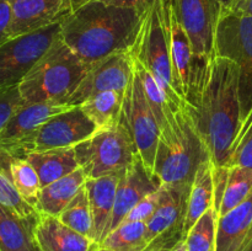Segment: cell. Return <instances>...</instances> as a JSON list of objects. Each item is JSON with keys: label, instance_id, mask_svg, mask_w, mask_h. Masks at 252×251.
I'll list each match as a JSON object with an SVG mask.
<instances>
[{"label": "cell", "instance_id": "8", "mask_svg": "<svg viewBox=\"0 0 252 251\" xmlns=\"http://www.w3.org/2000/svg\"><path fill=\"white\" fill-rule=\"evenodd\" d=\"M97 130L80 106L54 116L25 138L10 157H24L29 153L44 152L57 148L75 147Z\"/></svg>", "mask_w": 252, "mask_h": 251}, {"label": "cell", "instance_id": "29", "mask_svg": "<svg viewBox=\"0 0 252 251\" xmlns=\"http://www.w3.org/2000/svg\"><path fill=\"white\" fill-rule=\"evenodd\" d=\"M59 220L81 235L95 240L94 219L85 185L58 216Z\"/></svg>", "mask_w": 252, "mask_h": 251}, {"label": "cell", "instance_id": "12", "mask_svg": "<svg viewBox=\"0 0 252 251\" xmlns=\"http://www.w3.org/2000/svg\"><path fill=\"white\" fill-rule=\"evenodd\" d=\"M223 0H171V10L186 32L197 58L216 56V31Z\"/></svg>", "mask_w": 252, "mask_h": 251}, {"label": "cell", "instance_id": "10", "mask_svg": "<svg viewBox=\"0 0 252 251\" xmlns=\"http://www.w3.org/2000/svg\"><path fill=\"white\" fill-rule=\"evenodd\" d=\"M61 33V22L0 44V91L17 86Z\"/></svg>", "mask_w": 252, "mask_h": 251}, {"label": "cell", "instance_id": "1", "mask_svg": "<svg viewBox=\"0 0 252 251\" xmlns=\"http://www.w3.org/2000/svg\"><path fill=\"white\" fill-rule=\"evenodd\" d=\"M186 105L214 167H229L241 126L239 66L214 56L206 80L186 95Z\"/></svg>", "mask_w": 252, "mask_h": 251}, {"label": "cell", "instance_id": "28", "mask_svg": "<svg viewBox=\"0 0 252 251\" xmlns=\"http://www.w3.org/2000/svg\"><path fill=\"white\" fill-rule=\"evenodd\" d=\"M252 193V169L245 166L229 167L223 198L219 206V216H224L243 203Z\"/></svg>", "mask_w": 252, "mask_h": 251}, {"label": "cell", "instance_id": "9", "mask_svg": "<svg viewBox=\"0 0 252 251\" xmlns=\"http://www.w3.org/2000/svg\"><path fill=\"white\" fill-rule=\"evenodd\" d=\"M189 193V188L186 187H160L159 203L147 221L143 251H169L185 241Z\"/></svg>", "mask_w": 252, "mask_h": 251}, {"label": "cell", "instance_id": "37", "mask_svg": "<svg viewBox=\"0 0 252 251\" xmlns=\"http://www.w3.org/2000/svg\"><path fill=\"white\" fill-rule=\"evenodd\" d=\"M106 4L116 5L122 7H132L140 12H148L157 0H102Z\"/></svg>", "mask_w": 252, "mask_h": 251}, {"label": "cell", "instance_id": "41", "mask_svg": "<svg viewBox=\"0 0 252 251\" xmlns=\"http://www.w3.org/2000/svg\"><path fill=\"white\" fill-rule=\"evenodd\" d=\"M241 251H252V236H251L250 240H249L248 243H246V245L244 246L243 250H241Z\"/></svg>", "mask_w": 252, "mask_h": 251}, {"label": "cell", "instance_id": "44", "mask_svg": "<svg viewBox=\"0 0 252 251\" xmlns=\"http://www.w3.org/2000/svg\"><path fill=\"white\" fill-rule=\"evenodd\" d=\"M37 251H38V249H37Z\"/></svg>", "mask_w": 252, "mask_h": 251}, {"label": "cell", "instance_id": "32", "mask_svg": "<svg viewBox=\"0 0 252 251\" xmlns=\"http://www.w3.org/2000/svg\"><path fill=\"white\" fill-rule=\"evenodd\" d=\"M0 204L11 209L12 212L24 218L33 219V220L38 218V212L20 196L19 191L14 186L9 174L1 164H0Z\"/></svg>", "mask_w": 252, "mask_h": 251}, {"label": "cell", "instance_id": "38", "mask_svg": "<svg viewBox=\"0 0 252 251\" xmlns=\"http://www.w3.org/2000/svg\"><path fill=\"white\" fill-rule=\"evenodd\" d=\"M224 9L252 16V0H236V1L231 2L228 7H224Z\"/></svg>", "mask_w": 252, "mask_h": 251}, {"label": "cell", "instance_id": "7", "mask_svg": "<svg viewBox=\"0 0 252 251\" xmlns=\"http://www.w3.org/2000/svg\"><path fill=\"white\" fill-rule=\"evenodd\" d=\"M216 56L239 66L241 122L252 108V16L221 9L216 31Z\"/></svg>", "mask_w": 252, "mask_h": 251}, {"label": "cell", "instance_id": "4", "mask_svg": "<svg viewBox=\"0 0 252 251\" xmlns=\"http://www.w3.org/2000/svg\"><path fill=\"white\" fill-rule=\"evenodd\" d=\"M88 70L89 66L58 36L19 84L20 94L26 103L69 105Z\"/></svg>", "mask_w": 252, "mask_h": 251}, {"label": "cell", "instance_id": "5", "mask_svg": "<svg viewBox=\"0 0 252 251\" xmlns=\"http://www.w3.org/2000/svg\"><path fill=\"white\" fill-rule=\"evenodd\" d=\"M211 160L187 105L175 113L171 137L159 138L154 172L161 186L191 188L197 171Z\"/></svg>", "mask_w": 252, "mask_h": 251}, {"label": "cell", "instance_id": "14", "mask_svg": "<svg viewBox=\"0 0 252 251\" xmlns=\"http://www.w3.org/2000/svg\"><path fill=\"white\" fill-rule=\"evenodd\" d=\"M12 20L10 38L63 21L73 12L69 0H9Z\"/></svg>", "mask_w": 252, "mask_h": 251}, {"label": "cell", "instance_id": "24", "mask_svg": "<svg viewBox=\"0 0 252 251\" xmlns=\"http://www.w3.org/2000/svg\"><path fill=\"white\" fill-rule=\"evenodd\" d=\"M133 63H134L135 73L138 74L142 83L145 97L160 128V138L167 139L171 137L174 129L175 112L170 107L164 91L157 83L152 73L134 57H133Z\"/></svg>", "mask_w": 252, "mask_h": 251}, {"label": "cell", "instance_id": "27", "mask_svg": "<svg viewBox=\"0 0 252 251\" xmlns=\"http://www.w3.org/2000/svg\"><path fill=\"white\" fill-rule=\"evenodd\" d=\"M171 58L174 64L175 73L177 79L184 88L185 96L189 85V75H191L192 65L194 62V54L192 51L191 42L187 37L186 32L177 22L174 12L171 10Z\"/></svg>", "mask_w": 252, "mask_h": 251}, {"label": "cell", "instance_id": "13", "mask_svg": "<svg viewBox=\"0 0 252 251\" xmlns=\"http://www.w3.org/2000/svg\"><path fill=\"white\" fill-rule=\"evenodd\" d=\"M134 74L133 56L129 52H120L93 64L85 78L71 96L69 105L80 106L88 98L103 91L126 93Z\"/></svg>", "mask_w": 252, "mask_h": 251}, {"label": "cell", "instance_id": "35", "mask_svg": "<svg viewBox=\"0 0 252 251\" xmlns=\"http://www.w3.org/2000/svg\"><path fill=\"white\" fill-rule=\"evenodd\" d=\"M160 198V188L157 192H153L149 196L144 197L142 201L138 202L123 221H145L147 223L157 209ZM122 221V223H123Z\"/></svg>", "mask_w": 252, "mask_h": 251}, {"label": "cell", "instance_id": "26", "mask_svg": "<svg viewBox=\"0 0 252 251\" xmlns=\"http://www.w3.org/2000/svg\"><path fill=\"white\" fill-rule=\"evenodd\" d=\"M0 164L5 167L20 196L36 208L42 186L36 170L29 160L24 157H10L0 153Z\"/></svg>", "mask_w": 252, "mask_h": 251}, {"label": "cell", "instance_id": "30", "mask_svg": "<svg viewBox=\"0 0 252 251\" xmlns=\"http://www.w3.org/2000/svg\"><path fill=\"white\" fill-rule=\"evenodd\" d=\"M145 221H123L110 231L100 246L116 251H143L145 248Z\"/></svg>", "mask_w": 252, "mask_h": 251}, {"label": "cell", "instance_id": "6", "mask_svg": "<svg viewBox=\"0 0 252 251\" xmlns=\"http://www.w3.org/2000/svg\"><path fill=\"white\" fill-rule=\"evenodd\" d=\"M79 166L88 179L107 176L127 170L139 157L137 147L125 123L97 129L74 147Z\"/></svg>", "mask_w": 252, "mask_h": 251}, {"label": "cell", "instance_id": "11", "mask_svg": "<svg viewBox=\"0 0 252 251\" xmlns=\"http://www.w3.org/2000/svg\"><path fill=\"white\" fill-rule=\"evenodd\" d=\"M121 121L129 130L142 161L153 172L159 144L160 128L148 103L142 83L135 70L132 81L125 93Z\"/></svg>", "mask_w": 252, "mask_h": 251}, {"label": "cell", "instance_id": "20", "mask_svg": "<svg viewBox=\"0 0 252 251\" xmlns=\"http://www.w3.org/2000/svg\"><path fill=\"white\" fill-rule=\"evenodd\" d=\"M86 175L79 167L71 174L42 187L36 211L39 214L58 217L85 185Z\"/></svg>", "mask_w": 252, "mask_h": 251}, {"label": "cell", "instance_id": "17", "mask_svg": "<svg viewBox=\"0 0 252 251\" xmlns=\"http://www.w3.org/2000/svg\"><path fill=\"white\" fill-rule=\"evenodd\" d=\"M38 251H96L100 245L95 240L66 226L58 217L39 214L33 229Z\"/></svg>", "mask_w": 252, "mask_h": 251}, {"label": "cell", "instance_id": "40", "mask_svg": "<svg viewBox=\"0 0 252 251\" xmlns=\"http://www.w3.org/2000/svg\"><path fill=\"white\" fill-rule=\"evenodd\" d=\"M169 251H189V250H187L186 243H185V241H181L179 245H176L174 249H171V250Z\"/></svg>", "mask_w": 252, "mask_h": 251}, {"label": "cell", "instance_id": "23", "mask_svg": "<svg viewBox=\"0 0 252 251\" xmlns=\"http://www.w3.org/2000/svg\"><path fill=\"white\" fill-rule=\"evenodd\" d=\"M213 169V162L211 160H207L201 165L192 182L189 201H187L186 219H185V238L189 229L196 224V221L209 208L214 207Z\"/></svg>", "mask_w": 252, "mask_h": 251}, {"label": "cell", "instance_id": "16", "mask_svg": "<svg viewBox=\"0 0 252 251\" xmlns=\"http://www.w3.org/2000/svg\"><path fill=\"white\" fill-rule=\"evenodd\" d=\"M160 187L161 184L159 179L145 166L140 157H138L134 162L126 170L118 184L110 231L117 228L125 220L130 209L138 202L153 192H157Z\"/></svg>", "mask_w": 252, "mask_h": 251}, {"label": "cell", "instance_id": "33", "mask_svg": "<svg viewBox=\"0 0 252 251\" xmlns=\"http://www.w3.org/2000/svg\"><path fill=\"white\" fill-rule=\"evenodd\" d=\"M238 165L252 169V108L241 122L231 149L229 167Z\"/></svg>", "mask_w": 252, "mask_h": 251}, {"label": "cell", "instance_id": "19", "mask_svg": "<svg viewBox=\"0 0 252 251\" xmlns=\"http://www.w3.org/2000/svg\"><path fill=\"white\" fill-rule=\"evenodd\" d=\"M252 236V193L218 218L217 251H241Z\"/></svg>", "mask_w": 252, "mask_h": 251}, {"label": "cell", "instance_id": "22", "mask_svg": "<svg viewBox=\"0 0 252 251\" xmlns=\"http://www.w3.org/2000/svg\"><path fill=\"white\" fill-rule=\"evenodd\" d=\"M36 220L0 204V251H37L33 235Z\"/></svg>", "mask_w": 252, "mask_h": 251}, {"label": "cell", "instance_id": "3", "mask_svg": "<svg viewBox=\"0 0 252 251\" xmlns=\"http://www.w3.org/2000/svg\"><path fill=\"white\" fill-rule=\"evenodd\" d=\"M130 53L152 73L171 110L175 113L182 110L186 106V96L171 58V0L154 2Z\"/></svg>", "mask_w": 252, "mask_h": 251}, {"label": "cell", "instance_id": "39", "mask_svg": "<svg viewBox=\"0 0 252 251\" xmlns=\"http://www.w3.org/2000/svg\"><path fill=\"white\" fill-rule=\"evenodd\" d=\"M69 1H70L71 9H73V11H74V10H76V9H79V7L83 6V5L88 4V2L91 1V0H69Z\"/></svg>", "mask_w": 252, "mask_h": 251}, {"label": "cell", "instance_id": "25", "mask_svg": "<svg viewBox=\"0 0 252 251\" xmlns=\"http://www.w3.org/2000/svg\"><path fill=\"white\" fill-rule=\"evenodd\" d=\"M125 93L103 91L96 94L81 103L80 107L97 129H105L118 125L123 112Z\"/></svg>", "mask_w": 252, "mask_h": 251}, {"label": "cell", "instance_id": "43", "mask_svg": "<svg viewBox=\"0 0 252 251\" xmlns=\"http://www.w3.org/2000/svg\"><path fill=\"white\" fill-rule=\"evenodd\" d=\"M96 251H116V250H108V249H103V248H101V246H100V248H98Z\"/></svg>", "mask_w": 252, "mask_h": 251}, {"label": "cell", "instance_id": "21", "mask_svg": "<svg viewBox=\"0 0 252 251\" xmlns=\"http://www.w3.org/2000/svg\"><path fill=\"white\" fill-rule=\"evenodd\" d=\"M36 170L41 186L44 187L79 169L74 147L57 148L24 155Z\"/></svg>", "mask_w": 252, "mask_h": 251}, {"label": "cell", "instance_id": "2", "mask_svg": "<svg viewBox=\"0 0 252 251\" xmlns=\"http://www.w3.org/2000/svg\"><path fill=\"white\" fill-rule=\"evenodd\" d=\"M148 12L91 0L61 22V38L86 65L132 51Z\"/></svg>", "mask_w": 252, "mask_h": 251}, {"label": "cell", "instance_id": "34", "mask_svg": "<svg viewBox=\"0 0 252 251\" xmlns=\"http://www.w3.org/2000/svg\"><path fill=\"white\" fill-rule=\"evenodd\" d=\"M24 103L25 101L20 94L19 85L0 91V130L16 112L17 108L21 107Z\"/></svg>", "mask_w": 252, "mask_h": 251}, {"label": "cell", "instance_id": "42", "mask_svg": "<svg viewBox=\"0 0 252 251\" xmlns=\"http://www.w3.org/2000/svg\"><path fill=\"white\" fill-rule=\"evenodd\" d=\"M234 1H236V0H223V2H224L223 7H228L229 5H230L231 2H234Z\"/></svg>", "mask_w": 252, "mask_h": 251}, {"label": "cell", "instance_id": "18", "mask_svg": "<svg viewBox=\"0 0 252 251\" xmlns=\"http://www.w3.org/2000/svg\"><path fill=\"white\" fill-rule=\"evenodd\" d=\"M125 171L115 172L97 179H88L85 182V188L93 213L95 241L98 245L111 230L117 187Z\"/></svg>", "mask_w": 252, "mask_h": 251}, {"label": "cell", "instance_id": "31", "mask_svg": "<svg viewBox=\"0 0 252 251\" xmlns=\"http://www.w3.org/2000/svg\"><path fill=\"white\" fill-rule=\"evenodd\" d=\"M219 213L209 208L189 230L185 243L189 251H217V230Z\"/></svg>", "mask_w": 252, "mask_h": 251}, {"label": "cell", "instance_id": "15", "mask_svg": "<svg viewBox=\"0 0 252 251\" xmlns=\"http://www.w3.org/2000/svg\"><path fill=\"white\" fill-rule=\"evenodd\" d=\"M73 107L75 106L51 102H25L0 130V153L11 154L20 142L32 134L43 123Z\"/></svg>", "mask_w": 252, "mask_h": 251}, {"label": "cell", "instance_id": "36", "mask_svg": "<svg viewBox=\"0 0 252 251\" xmlns=\"http://www.w3.org/2000/svg\"><path fill=\"white\" fill-rule=\"evenodd\" d=\"M12 12L9 0H0V44L10 39Z\"/></svg>", "mask_w": 252, "mask_h": 251}]
</instances>
